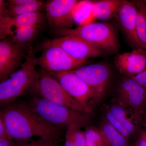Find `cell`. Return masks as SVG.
Here are the masks:
<instances>
[{
  "label": "cell",
  "mask_w": 146,
  "mask_h": 146,
  "mask_svg": "<svg viewBox=\"0 0 146 146\" xmlns=\"http://www.w3.org/2000/svg\"><path fill=\"white\" fill-rule=\"evenodd\" d=\"M115 64L122 74L130 77L136 76L146 68V51L138 48L130 52L117 54Z\"/></svg>",
  "instance_id": "14"
},
{
  "label": "cell",
  "mask_w": 146,
  "mask_h": 146,
  "mask_svg": "<svg viewBox=\"0 0 146 146\" xmlns=\"http://www.w3.org/2000/svg\"><path fill=\"white\" fill-rule=\"evenodd\" d=\"M121 1L103 0L94 1L92 12L95 19L106 21L115 16Z\"/></svg>",
  "instance_id": "16"
},
{
  "label": "cell",
  "mask_w": 146,
  "mask_h": 146,
  "mask_svg": "<svg viewBox=\"0 0 146 146\" xmlns=\"http://www.w3.org/2000/svg\"><path fill=\"white\" fill-rule=\"evenodd\" d=\"M6 135L1 112L0 110V137Z\"/></svg>",
  "instance_id": "31"
},
{
  "label": "cell",
  "mask_w": 146,
  "mask_h": 146,
  "mask_svg": "<svg viewBox=\"0 0 146 146\" xmlns=\"http://www.w3.org/2000/svg\"><path fill=\"white\" fill-rule=\"evenodd\" d=\"M5 17H12L34 12L45 8V3L38 0H8Z\"/></svg>",
  "instance_id": "15"
},
{
  "label": "cell",
  "mask_w": 146,
  "mask_h": 146,
  "mask_svg": "<svg viewBox=\"0 0 146 146\" xmlns=\"http://www.w3.org/2000/svg\"><path fill=\"white\" fill-rule=\"evenodd\" d=\"M109 146H127V138L125 137L106 121L100 128Z\"/></svg>",
  "instance_id": "19"
},
{
  "label": "cell",
  "mask_w": 146,
  "mask_h": 146,
  "mask_svg": "<svg viewBox=\"0 0 146 146\" xmlns=\"http://www.w3.org/2000/svg\"><path fill=\"white\" fill-rule=\"evenodd\" d=\"M81 128L75 124L67 127L64 146H86L85 132Z\"/></svg>",
  "instance_id": "22"
},
{
  "label": "cell",
  "mask_w": 146,
  "mask_h": 146,
  "mask_svg": "<svg viewBox=\"0 0 146 146\" xmlns=\"http://www.w3.org/2000/svg\"><path fill=\"white\" fill-rule=\"evenodd\" d=\"M143 87L144 89H145V91H146V81L145 83V84H144V86H143Z\"/></svg>",
  "instance_id": "36"
},
{
  "label": "cell",
  "mask_w": 146,
  "mask_h": 146,
  "mask_svg": "<svg viewBox=\"0 0 146 146\" xmlns=\"http://www.w3.org/2000/svg\"><path fill=\"white\" fill-rule=\"evenodd\" d=\"M32 47H29L25 61L21 68L0 82V108L10 104L23 95H34L39 74Z\"/></svg>",
  "instance_id": "2"
},
{
  "label": "cell",
  "mask_w": 146,
  "mask_h": 146,
  "mask_svg": "<svg viewBox=\"0 0 146 146\" xmlns=\"http://www.w3.org/2000/svg\"><path fill=\"white\" fill-rule=\"evenodd\" d=\"M138 10L134 2L121 1L115 17L126 35L133 44L145 50L138 40L136 28Z\"/></svg>",
  "instance_id": "12"
},
{
  "label": "cell",
  "mask_w": 146,
  "mask_h": 146,
  "mask_svg": "<svg viewBox=\"0 0 146 146\" xmlns=\"http://www.w3.org/2000/svg\"><path fill=\"white\" fill-rule=\"evenodd\" d=\"M135 3H136V5L141 9L142 13H143V15L144 19H145L146 23V11L143 8V7H142V5H141V3L140 2V1H137Z\"/></svg>",
  "instance_id": "32"
},
{
  "label": "cell",
  "mask_w": 146,
  "mask_h": 146,
  "mask_svg": "<svg viewBox=\"0 0 146 146\" xmlns=\"http://www.w3.org/2000/svg\"><path fill=\"white\" fill-rule=\"evenodd\" d=\"M6 135L12 141L31 139L34 136L56 143L60 129L45 122L27 104L12 103L1 108Z\"/></svg>",
  "instance_id": "1"
},
{
  "label": "cell",
  "mask_w": 146,
  "mask_h": 146,
  "mask_svg": "<svg viewBox=\"0 0 146 146\" xmlns=\"http://www.w3.org/2000/svg\"><path fill=\"white\" fill-rule=\"evenodd\" d=\"M6 7L5 8L0 9V21L2 19L5 18V16L6 10Z\"/></svg>",
  "instance_id": "33"
},
{
  "label": "cell",
  "mask_w": 146,
  "mask_h": 146,
  "mask_svg": "<svg viewBox=\"0 0 146 146\" xmlns=\"http://www.w3.org/2000/svg\"><path fill=\"white\" fill-rule=\"evenodd\" d=\"M60 36H77L98 49L104 53H117L119 48L117 33L112 25L106 23L92 22L75 29L56 31Z\"/></svg>",
  "instance_id": "4"
},
{
  "label": "cell",
  "mask_w": 146,
  "mask_h": 146,
  "mask_svg": "<svg viewBox=\"0 0 146 146\" xmlns=\"http://www.w3.org/2000/svg\"><path fill=\"white\" fill-rule=\"evenodd\" d=\"M78 1L50 0L45 3L47 19L55 31L71 29L74 21L73 11Z\"/></svg>",
  "instance_id": "10"
},
{
  "label": "cell",
  "mask_w": 146,
  "mask_h": 146,
  "mask_svg": "<svg viewBox=\"0 0 146 146\" xmlns=\"http://www.w3.org/2000/svg\"><path fill=\"white\" fill-rule=\"evenodd\" d=\"M56 46L61 48L76 60L86 61L92 58L102 56L104 54L83 39L74 36H60L45 42L43 48Z\"/></svg>",
  "instance_id": "9"
},
{
  "label": "cell",
  "mask_w": 146,
  "mask_h": 146,
  "mask_svg": "<svg viewBox=\"0 0 146 146\" xmlns=\"http://www.w3.org/2000/svg\"><path fill=\"white\" fill-rule=\"evenodd\" d=\"M145 92L131 77L125 78L122 80L118 90V104L123 107L141 110L145 103Z\"/></svg>",
  "instance_id": "13"
},
{
  "label": "cell",
  "mask_w": 146,
  "mask_h": 146,
  "mask_svg": "<svg viewBox=\"0 0 146 146\" xmlns=\"http://www.w3.org/2000/svg\"><path fill=\"white\" fill-rule=\"evenodd\" d=\"M56 146H57V145H56Z\"/></svg>",
  "instance_id": "38"
},
{
  "label": "cell",
  "mask_w": 146,
  "mask_h": 146,
  "mask_svg": "<svg viewBox=\"0 0 146 146\" xmlns=\"http://www.w3.org/2000/svg\"><path fill=\"white\" fill-rule=\"evenodd\" d=\"M107 109L125 128L131 136L135 133L136 127L129 117L127 108L119 104H113Z\"/></svg>",
  "instance_id": "20"
},
{
  "label": "cell",
  "mask_w": 146,
  "mask_h": 146,
  "mask_svg": "<svg viewBox=\"0 0 146 146\" xmlns=\"http://www.w3.org/2000/svg\"><path fill=\"white\" fill-rule=\"evenodd\" d=\"M138 84L143 87L146 81V68L144 70L136 76L131 77Z\"/></svg>",
  "instance_id": "28"
},
{
  "label": "cell",
  "mask_w": 146,
  "mask_h": 146,
  "mask_svg": "<svg viewBox=\"0 0 146 146\" xmlns=\"http://www.w3.org/2000/svg\"><path fill=\"white\" fill-rule=\"evenodd\" d=\"M38 74L39 77L33 96L88 114L84 108L65 91L50 74L43 70Z\"/></svg>",
  "instance_id": "5"
},
{
  "label": "cell",
  "mask_w": 146,
  "mask_h": 146,
  "mask_svg": "<svg viewBox=\"0 0 146 146\" xmlns=\"http://www.w3.org/2000/svg\"><path fill=\"white\" fill-rule=\"evenodd\" d=\"M13 146H56V143L43 138L36 140H27L13 141Z\"/></svg>",
  "instance_id": "26"
},
{
  "label": "cell",
  "mask_w": 146,
  "mask_h": 146,
  "mask_svg": "<svg viewBox=\"0 0 146 146\" xmlns=\"http://www.w3.org/2000/svg\"><path fill=\"white\" fill-rule=\"evenodd\" d=\"M85 82L94 92L97 103L103 98L110 79V72L107 65L94 63L84 65L72 70Z\"/></svg>",
  "instance_id": "8"
},
{
  "label": "cell",
  "mask_w": 146,
  "mask_h": 146,
  "mask_svg": "<svg viewBox=\"0 0 146 146\" xmlns=\"http://www.w3.org/2000/svg\"><path fill=\"white\" fill-rule=\"evenodd\" d=\"M42 54L36 58V65L43 70L52 73L72 71L85 65L86 61L76 60L61 48L56 46L43 48Z\"/></svg>",
  "instance_id": "7"
},
{
  "label": "cell",
  "mask_w": 146,
  "mask_h": 146,
  "mask_svg": "<svg viewBox=\"0 0 146 146\" xmlns=\"http://www.w3.org/2000/svg\"><path fill=\"white\" fill-rule=\"evenodd\" d=\"M13 27L0 21V40L5 39L14 34L15 31L13 30Z\"/></svg>",
  "instance_id": "27"
},
{
  "label": "cell",
  "mask_w": 146,
  "mask_h": 146,
  "mask_svg": "<svg viewBox=\"0 0 146 146\" xmlns=\"http://www.w3.org/2000/svg\"><path fill=\"white\" fill-rule=\"evenodd\" d=\"M39 26L20 27L16 28L14 34L11 36L13 42L24 49L35 36Z\"/></svg>",
  "instance_id": "21"
},
{
  "label": "cell",
  "mask_w": 146,
  "mask_h": 146,
  "mask_svg": "<svg viewBox=\"0 0 146 146\" xmlns=\"http://www.w3.org/2000/svg\"><path fill=\"white\" fill-rule=\"evenodd\" d=\"M35 114L48 124L60 129L75 124L82 127L88 123V114L50 102L36 96L28 104Z\"/></svg>",
  "instance_id": "3"
},
{
  "label": "cell",
  "mask_w": 146,
  "mask_h": 146,
  "mask_svg": "<svg viewBox=\"0 0 146 146\" xmlns=\"http://www.w3.org/2000/svg\"><path fill=\"white\" fill-rule=\"evenodd\" d=\"M7 6V4L6 1L0 0V9L6 7Z\"/></svg>",
  "instance_id": "34"
},
{
  "label": "cell",
  "mask_w": 146,
  "mask_h": 146,
  "mask_svg": "<svg viewBox=\"0 0 146 146\" xmlns=\"http://www.w3.org/2000/svg\"><path fill=\"white\" fill-rule=\"evenodd\" d=\"M84 132L86 146H109L100 128L89 127Z\"/></svg>",
  "instance_id": "23"
},
{
  "label": "cell",
  "mask_w": 146,
  "mask_h": 146,
  "mask_svg": "<svg viewBox=\"0 0 146 146\" xmlns=\"http://www.w3.org/2000/svg\"><path fill=\"white\" fill-rule=\"evenodd\" d=\"M43 19L42 13L37 12L12 17H5L1 21L17 28L20 27L39 26Z\"/></svg>",
  "instance_id": "18"
},
{
  "label": "cell",
  "mask_w": 146,
  "mask_h": 146,
  "mask_svg": "<svg viewBox=\"0 0 146 146\" xmlns=\"http://www.w3.org/2000/svg\"><path fill=\"white\" fill-rule=\"evenodd\" d=\"M13 141L7 135L0 137V146H13Z\"/></svg>",
  "instance_id": "29"
},
{
  "label": "cell",
  "mask_w": 146,
  "mask_h": 146,
  "mask_svg": "<svg viewBox=\"0 0 146 146\" xmlns=\"http://www.w3.org/2000/svg\"><path fill=\"white\" fill-rule=\"evenodd\" d=\"M105 121L112 125L115 129H117L120 133H121L126 138L130 137L131 135L125 128L121 124L117 118H115L113 115L106 109L104 112Z\"/></svg>",
  "instance_id": "25"
},
{
  "label": "cell",
  "mask_w": 146,
  "mask_h": 146,
  "mask_svg": "<svg viewBox=\"0 0 146 146\" xmlns=\"http://www.w3.org/2000/svg\"><path fill=\"white\" fill-rule=\"evenodd\" d=\"M7 37L0 40V82L19 69L24 57L23 48Z\"/></svg>",
  "instance_id": "11"
},
{
  "label": "cell",
  "mask_w": 146,
  "mask_h": 146,
  "mask_svg": "<svg viewBox=\"0 0 146 146\" xmlns=\"http://www.w3.org/2000/svg\"><path fill=\"white\" fill-rule=\"evenodd\" d=\"M94 1H78L73 11L74 22L78 26L84 25L94 22L95 18L92 12Z\"/></svg>",
  "instance_id": "17"
},
{
  "label": "cell",
  "mask_w": 146,
  "mask_h": 146,
  "mask_svg": "<svg viewBox=\"0 0 146 146\" xmlns=\"http://www.w3.org/2000/svg\"><path fill=\"white\" fill-rule=\"evenodd\" d=\"M72 98L91 113L96 103L94 92L82 79L72 71L49 73Z\"/></svg>",
  "instance_id": "6"
},
{
  "label": "cell",
  "mask_w": 146,
  "mask_h": 146,
  "mask_svg": "<svg viewBox=\"0 0 146 146\" xmlns=\"http://www.w3.org/2000/svg\"><path fill=\"white\" fill-rule=\"evenodd\" d=\"M137 144L138 146H146V130L142 131L141 133Z\"/></svg>",
  "instance_id": "30"
},
{
  "label": "cell",
  "mask_w": 146,
  "mask_h": 146,
  "mask_svg": "<svg viewBox=\"0 0 146 146\" xmlns=\"http://www.w3.org/2000/svg\"><path fill=\"white\" fill-rule=\"evenodd\" d=\"M137 7L138 14L136 23V32L137 37L146 51V23L141 9Z\"/></svg>",
  "instance_id": "24"
},
{
  "label": "cell",
  "mask_w": 146,
  "mask_h": 146,
  "mask_svg": "<svg viewBox=\"0 0 146 146\" xmlns=\"http://www.w3.org/2000/svg\"><path fill=\"white\" fill-rule=\"evenodd\" d=\"M145 103L146 104V91L145 92Z\"/></svg>",
  "instance_id": "37"
},
{
  "label": "cell",
  "mask_w": 146,
  "mask_h": 146,
  "mask_svg": "<svg viewBox=\"0 0 146 146\" xmlns=\"http://www.w3.org/2000/svg\"><path fill=\"white\" fill-rule=\"evenodd\" d=\"M140 2H141V5H142L143 8L146 11V0L140 1Z\"/></svg>",
  "instance_id": "35"
}]
</instances>
